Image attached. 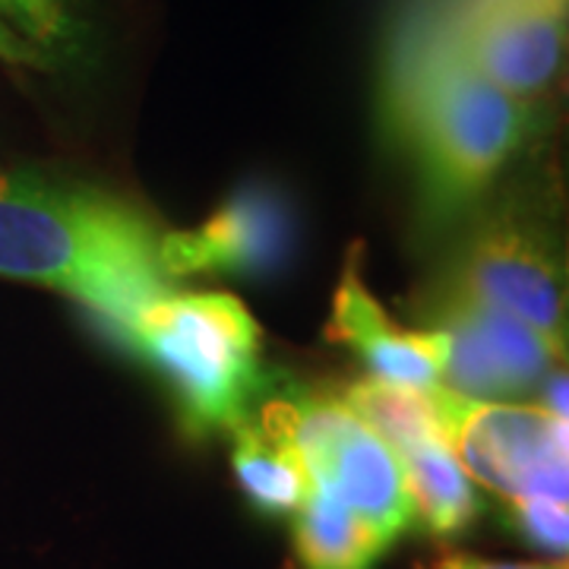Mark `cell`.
<instances>
[{"instance_id":"obj_3","label":"cell","mask_w":569,"mask_h":569,"mask_svg":"<svg viewBox=\"0 0 569 569\" xmlns=\"http://www.w3.org/2000/svg\"><path fill=\"white\" fill-rule=\"evenodd\" d=\"M127 348L162 370L200 430L250 421L266 383L260 326L234 295L174 288L142 307Z\"/></svg>"},{"instance_id":"obj_7","label":"cell","mask_w":569,"mask_h":569,"mask_svg":"<svg viewBox=\"0 0 569 569\" xmlns=\"http://www.w3.org/2000/svg\"><path fill=\"white\" fill-rule=\"evenodd\" d=\"M443 282L509 310L541 332H567V298L548 238L516 212H497L456 250Z\"/></svg>"},{"instance_id":"obj_6","label":"cell","mask_w":569,"mask_h":569,"mask_svg":"<svg viewBox=\"0 0 569 569\" xmlns=\"http://www.w3.org/2000/svg\"><path fill=\"white\" fill-rule=\"evenodd\" d=\"M488 80L519 99L545 92L567 48L569 0H452L421 7Z\"/></svg>"},{"instance_id":"obj_4","label":"cell","mask_w":569,"mask_h":569,"mask_svg":"<svg viewBox=\"0 0 569 569\" xmlns=\"http://www.w3.org/2000/svg\"><path fill=\"white\" fill-rule=\"evenodd\" d=\"M260 427L301 456L313 485L332 490L365 526L392 545L415 512L396 452L326 392H288L266 402Z\"/></svg>"},{"instance_id":"obj_2","label":"cell","mask_w":569,"mask_h":569,"mask_svg":"<svg viewBox=\"0 0 569 569\" xmlns=\"http://www.w3.org/2000/svg\"><path fill=\"white\" fill-rule=\"evenodd\" d=\"M387 111L418 162L425 222L433 228L488 190L531 127L529 99L488 80L425 10L392 48Z\"/></svg>"},{"instance_id":"obj_9","label":"cell","mask_w":569,"mask_h":569,"mask_svg":"<svg viewBox=\"0 0 569 569\" xmlns=\"http://www.w3.org/2000/svg\"><path fill=\"white\" fill-rule=\"evenodd\" d=\"M358 250L348 253L332 298L326 339L358 351L373 377L411 389L440 387V336L433 329H402L361 279Z\"/></svg>"},{"instance_id":"obj_10","label":"cell","mask_w":569,"mask_h":569,"mask_svg":"<svg viewBox=\"0 0 569 569\" xmlns=\"http://www.w3.org/2000/svg\"><path fill=\"white\" fill-rule=\"evenodd\" d=\"M433 295L440 301H447L481 336V342L488 346L493 361L507 373L509 387L516 396H522V392L538 387L541 380H548L553 367L563 361V348H567L563 336L541 332L538 326L526 323V320L512 317L509 310H500V307L488 305L481 298H471L443 279L433 288Z\"/></svg>"},{"instance_id":"obj_8","label":"cell","mask_w":569,"mask_h":569,"mask_svg":"<svg viewBox=\"0 0 569 569\" xmlns=\"http://www.w3.org/2000/svg\"><path fill=\"white\" fill-rule=\"evenodd\" d=\"M288 241V206L279 193L257 187L228 200L203 224L162 234L159 257L171 282L187 276H244L272 269Z\"/></svg>"},{"instance_id":"obj_11","label":"cell","mask_w":569,"mask_h":569,"mask_svg":"<svg viewBox=\"0 0 569 569\" xmlns=\"http://www.w3.org/2000/svg\"><path fill=\"white\" fill-rule=\"evenodd\" d=\"M295 516V548L305 569H370L387 541L365 526L332 490L313 485Z\"/></svg>"},{"instance_id":"obj_1","label":"cell","mask_w":569,"mask_h":569,"mask_svg":"<svg viewBox=\"0 0 569 569\" xmlns=\"http://www.w3.org/2000/svg\"><path fill=\"white\" fill-rule=\"evenodd\" d=\"M162 234L104 187L0 168V279L63 291L123 346L142 307L174 291Z\"/></svg>"},{"instance_id":"obj_18","label":"cell","mask_w":569,"mask_h":569,"mask_svg":"<svg viewBox=\"0 0 569 569\" xmlns=\"http://www.w3.org/2000/svg\"><path fill=\"white\" fill-rule=\"evenodd\" d=\"M0 58L10 63H32L36 61V51L26 44V41L7 26V22L0 20Z\"/></svg>"},{"instance_id":"obj_15","label":"cell","mask_w":569,"mask_h":569,"mask_svg":"<svg viewBox=\"0 0 569 569\" xmlns=\"http://www.w3.org/2000/svg\"><path fill=\"white\" fill-rule=\"evenodd\" d=\"M509 507H512V519H516L519 531L529 538L535 548L548 550L553 557H567V500H557V497H519V500H509Z\"/></svg>"},{"instance_id":"obj_14","label":"cell","mask_w":569,"mask_h":569,"mask_svg":"<svg viewBox=\"0 0 569 569\" xmlns=\"http://www.w3.org/2000/svg\"><path fill=\"white\" fill-rule=\"evenodd\" d=\"M348 411H355L392 452H406L430 440H443L440 421L427 389L389 383L380 377L358 380L342 392Z\"/></svg>"},{"instance_id":"obj_13","label":"cell","mask_w":569,"mask_h":569,"mask_svg":"<svg viewBox=\"0 0 569 569\" xmlns=\"http://www.w3.org/2000/svg\"><path fill=\"white\" fill-rule=\"evenodd\" d=\"M234 449L231 462L247 497L266 512H295L313 488V478L295 449L269 437L260 425H238L228 430Z\"/></svg>"},{"instance_id":"obj_5","label":"cell","mask_w":569,"mask_h":569,"mask_svg":"<svg viewBox=\"0 0 569 569\" xmlns=\"http://www.w3.org/2000/svg\"><path fill=\"white\" fill-rule=\"evenodd\" d=\"M440 433L471 481L503 500H567V418L541 402H485L427 389Z\"/></svg>"},{"instance_id":"obj_12","label":"cell","mask_w":569,"mask_h":569,"mask_svg":"<svg viewBox=\"0 0 569 569\" xmlns=\"http://www.w3.org/2000/svg\"><path fill=\"white\" fill-rule=\"evenodd\" d=\"M411 512L440 538L466 531L478 512L471 478L452 456L447 440H430L406 452H396Z\"/></svg>"},{"instance_id":"obj_16","label":"cell","mask_w":569,"mask_h":569,"mask_svg":"<svg viewBox=\"0 0 569 569\" xmlns=\"http://www.w3.org/2000/svg\"><path fill=\"white\" fill-rule=\"evenodd\" d=\"M0 7L10 10L36 39L61 36L63 17L58 10V0H0Z\"/></svg>"},{"instance_id":"obj_17","label":"cell","mask_w":569,"mask_h":569,"mask_svg":"<svg viewBox=\"0 0 569 569\" xmlns=\"http://www.w3.org/2000/svg\"><path fill=\"white\" fill-rule=\"evenodd\" d=\"M421 569H569V563L567 557L545 560V563H500V560H485V557H471V553H443Z\"/></svg>"}]
</instances>
